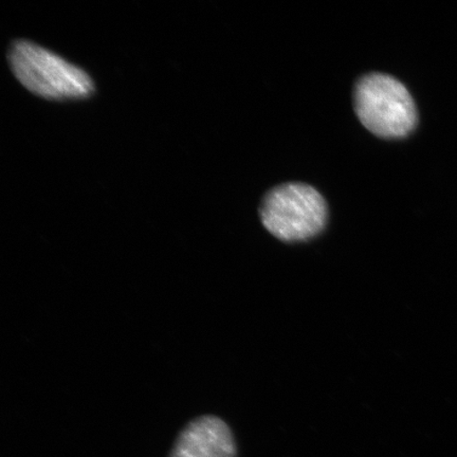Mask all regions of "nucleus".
<instances>
[{"instance_id": "nucleus-1", "label": "nucleus", "mask_w": 457, "mask_h": 457, "mask_svg": "<svg viewBox=\"0 0 457 457\" xmlns=\"http://www.w3.org/2000/svg\"><path fill=\"white\" fill-rule=\"evenodd\" d=\"M8 61L15 78L41 98L81 100L95 93V83L87 72L37 44L14 42Z\"/></svg>"}, {"instance_id": "nucleus-2", "label": "nucleus", "mask_w": 457, "mask_h": 457, "mask_svg": "<svg viewBox=\"0 0 457 457\" xmlns=\"http://www.w3.org/2000/svg\"><path fill=\"white\" fill-rule=\"evenodd\" d=\"M353 106L363 127L380 138H404L419 121L409 90L398 79L384 73H370L359 79L353 91Z\"/></svg>"}, {"instance_id": "nucleus-3", "label": "nucleus", "mask_w": 457, "mask_h": 457, "mask_svg": "<svg viewBox=\"0 0 457 457\" xmlns=\"http://www.w3.org/2000/svg\"><path fill=\"white\" fill-rule=\"evenodd\" d=\"M262 224L285 243L310 241L327 227V202L316 188L289 182L272 188L262 199Z\"/></svg>"}, {"instance_id": "nucleus-4", "label": "nucleus", "mask_w": 457, "mask_h": 457, "mask_svg": "<svg viewBox=\"0 0 457 457\" xmlns=\"http://www.w3.org/2000/svg\"><path fill=\"white\" fill-rule=\"evenodd\" d=\"M237 445L226 422L207 415L188 422L177 437L170 457H236Z\"/></svg>"}]
</instances>
